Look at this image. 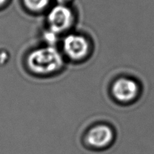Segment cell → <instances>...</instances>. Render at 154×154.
Instances as JSON below:
<instances>
[{"label":"cell","instance_id":"obj_1","mask_svg":"<svg viewBox=\"0 0 154 154\" xmlns=\"http://www.w3.org/2000/svg\"><path fill=\"white\" fill-rule=\"evenodd\" d=\"M28 66L39 75H48L63 66L61 54L54 47H46L32 51L28 57Z\"/></svg>","mask_w":154,"mask_h":154},{"label":"cell","instance_id":"obj_2","mask_svg":"<svg viewBox=\"0 0 154 154\" xmlns=\"http://www.w3.org/2000/svg\"><path fill=\"white\" fill-rule=\"evenodd\" d=\"M51 30L60 33L67 29L72 24L73 15L72 11L63 4L53 8L48 17Z\"/></svg>","mask_w":154,"mask_h":154},{"label":"cell","instance_id":"obj_3","mask_svg":"<svg viewBox=\"0 0 154 154\" xmlns=\"http://www.w3.org/2000/svg\"><path fill=\"white\" fill-rule=\"evenodd\" d=\"M66 54L73 60H81L87 55L89 44L85 38L78 35H69L63 42Z\"/></svg>","mask_w":154,"mask_h":154},{"label":"cell","instance_id":"obj_4","mask_svg":"<svg viewBox=\"0 0 154 154\" xmlns=\"http://www.w3.org/2000/svg\"><path fill=\"white\" fill-rule=\"evenodd\" d=\"M138 85L131 79L120 78L113 84V96L120 102H127L133 100L138 95Z\"/></svg>","mask_w":154,"mask_h":154},{"label":"cell","instance_id":"obj_5","mask_svg":"<svg viewBox=\"0 0 154 154\" xmlns=\"http://www.w3.org/2000/svg\"><path fill=\"white\" fill-rule=\"evenodd\" d=\"M114 134L111 128L105 125H99L88 132L87 140L88 144L95 148H103L112 141Z\"/></svg>","mask_w":154,"mask_h":154},{"label":"cell","instance_id":"obj_6","mask_svg":"<svg viewBox=\"0 0 154 154\" xmlns=\"http://www.w3.org/2000/svg\"><path fill=\"white\" fill-rule=\"evenodd\" d=\"M50 0H23L26 7L34 11H38L46 8Z\"/></svg>","mask_w":154,"mask_h":154},{"label":"cell","instance_id":"obj_7","mask_svg":"<svg viewBox=\"0 0 154 154\" xmlns=\"http://www.w3.org/2000/svg\"><path fill=\"white\" fill-rule=\"evenodd\" d=\"M57 1L58 2L60 3V4H63V3L66 2H68V1H69V0H57Z\"/></svg>","mask_w":154,"mask_h":154},{"label":"cell","instance_id":"obj_8","mask_svg":"<svg viewBox=\"0 0 154 154\" xmlns=\"http://www.w3.org/2000/svg\"><path fill=\"white\" fill-rule=\"evenodd\" d=\"M6 1H7V0H0V6L2 5L3 4H5Z\"/></svg>","mask_w":154,"mask_h":154}]
</instances>
